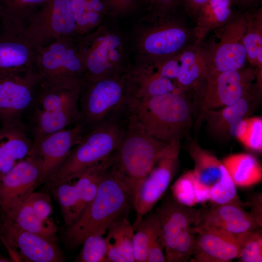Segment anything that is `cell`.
I'll return each mask as SVG.
<instances>
[{"mask_svg": "<svg viewBox=\"0 0 262 262\" xmlns=\"http://www.w3.org/2000/svg\"><path fill=\"white\" fill-rule=\"evenodd\" d=\"M126 119L123 135L114 152L113 164L130 184L134 197L140 183L168 143L150 136Z\"/></svg>", "mask_w": 262, "mask_h": 262, "instance_id": "52a82bcc", "label": "cell"}, {"mask_svg": "<svg viewBox=\"0 0 262 262\" xmlns=\"http://www.w3.org/2000/svg\"><path fill=\"white\" fill-rule=\"evenodd\" d=\"M0 240H1V242H2L3 241V238H2V236L0 233Z\"/></svg>", "mask_w": 262, "mask_h": 262, "instance_id": "f907efd6", "label": "cell"}, {"mask_svg": "<svg viewBox=\"0 0 262 262\" xmlns=\"http://www.w3.org/2000/svg\"><path fill=\"white\" fill-rule=\"evenodd\" d=\"M127 122L120 109L84 133L71 150L64 163L45 187L50 190L76 179L89 167L111 155L118 146Z\"/></svg>", "mask_w": 262, "mask_h": 262, "instance_id": "3957f363", "label": "cell"}, {"mask_svg": "<svg viewBox=\"0 0 262 262\" xmlns=\"http://www.w3.org/2000/svg\"><path fill=\"white\" fill-rule=\"evenodd\" d=\"M33 146L24 124L0 128V180L29 155Z\"/></svg>", "mask_w": 262, "mask_h": 262, "instance_id": "cb8c5ba5", "label": "cell"}, {"mask_svg": "<svg viewBox=\"0 0 262 262\" xmlns=\"http://www.w3.org/2000/svg\"><path fill=\"white\" fill-rule=\"evenodd\" d=\"M82 85L40 83L30 109L33 142L80 123L78 104Z\"/></svg>", "mask_w": 262, "mask_h": 262, "instance_id": "5b68a950", "label": "cell"}, {"mask_svg": "<svg viewBox=\"0 0 262 262\" xmlns=\"http://www.w3.org/2000/svg\"><path fill=\"white\" fill-rule=\"evenodd\" d=\"M241 246L239 261L262 262V236L261 229H255L237 237Z\"/></svg>", "mask_w": 262, "mask_h": 262, "instance_id": "f35d334b", "label": "cell"}, {"mask_svg": "<svg viewBox=\"0 0 262 262\" xmlns=\"http://www.w3.org/2000/svg\"><path fill=\"white\" fill-rule=\"evenodd\" d=\"M107 7L115 14H123L130 10L134 0H104Z\"/></svg>", "mask_w": 262, "mask_h": 262, "instance_id": "7bdbcfd3", "label": "cell"}, {"mask_svg": "<svg viewBox=\"0 0 262 262\" xmlns=\"http://www.w3.org/2000/svg\"><path fill=\"white\" fill-rule=\"evenodd\" d=\"M249 92L234 103L218 110L202 112L210 129L219 136L229 135L230 127L238 120L246 117L250 110L251 98Z\"/></svg>", "mask_w": 262, "mask_h": 262, "instance_id": "f1b7e54d", "label": "cell"}, {"mask_svg": "<svg viewBox=\"0 0 262 262\" xmlns=\"http://www.w3.org/2000/svg\"><path fill=\"white\" fill-rule=\"evenodd\" d=\"M252 68L208 73L202 112L232 104L248 92L254 79Z\"/></svg>", "mask_w": 262, "mask_h": 262, "instance_id": "e0dca14e", "label": "cell"}, {"mask_svg": "<svg viewBox=\"0 0 262 262\" xmlns=\"http://www.w3.org/2000/svg\"><path fill=\"white\" fill-rule=\"evenodd\" d=\"M127 82L129 97L145 98L170 92L183 93L177 81L164 75L159 62L137 63L134 67H129Z\"/></svg>", "mask_w": 262, "mask_h": 262, "instance_id": "603a6c76", "label": "cell"}, {"mask_svg": "<svg viewBox=\"0 0 262 262\" xmlns=\"http://www.w3.org/2000/svg\"><path fill=\"white\" fill-rule=\"evenodd\" d=\"M201 210L180 204L173 197L157 209L164 245L166 262H186L195 244L194 227Z\"/></svg>", "mask_w": 262, "mask_h": 262, "instance_id": "9c48e42d", "label": "cell"}, {"mask_svg": "<svg viewBox=\"0 0 262 262\" xmlns=\"http://www.w3.org/2000/svg\"><path fill=\"white\" fill-rule=\"evenodd\" d=\"M123 110L128 120L166 143L181 138L192 123V108L181 92L145 98L128 97Z\"/></svg>", "mask_w": 262, "mask_h": 262, "instance_id": "7a4b0ae2", "label": "cell"}, {"mask_svg": "<svg viewBox=\"0 0 262 262\" xmlns=\"http://www.w3.org/2000/svg\"><path fill=\"white\" fill-rule=\"evenodd\" d=\"M196 39L182 20L170 14H153L142 19L133 34L137 63H154L179 55Z\"/></svg>", "mask_w": 262, "mask_h": 262, "instance_id": "277c9868", "label": "cell"}, {"mask_svg": "<svg viewBox=\"0 0 262 262\" xmlns=\"http://www.w3.org/2000/svg\"><path fill=\"white\" fill-rule=\"evenodd\" d=\"M3 212L4 217L2 224L16 227L57 243V228L53 220L50 218L47 220L40 218L27 200Z\"/></svg>", "mask_w": 262, "mask_h": 262, "instance_id": "d4e9b609", "label": "cell"}, {"mask_svg": "<svg viewBox=\"0 0 262 262\" xmlns=\"http://www.w3.org/2000/svg\"><path fill=\"white\" fill-rule=\"evenodd\" d=\"M36 48L18 28L3 23L0 31V75L35 70Z\"/></svg>", "mask_w": 262, "mask_h": 262, "instance_id": "ffe728a7", "label": "cell"}, {"mask_svg": "<svg viewBox=\"0 0 262 262\" xmlns=\"http://www.w3.org/2000/svg\"><path fill=\"white\" fill-rule=\"evenodd\" d=\"M248 119L247 117H244L234 123L229 129V135L240 140L247 130Z\"/></svg>", "mask_w": 262, "mask_h": 262, "instance_id": "f6af8a7d", "label": "cell"}, {"mask_svg": "<svg viewBox=\"0 0 262 262\" xmlns=\"http://www.w3.org/2000/svg\"><path fill=\"white\" fill-rule=\"evenodd\" d=\"M11 259H8L0 254V262H10Z\"/></svg>", "mask_w": 262, "mask_h": 262, "instance_id": "c3c4849f", "label": "cell"}, {"mask_svg": "<svg viewBox=\"0 0 262 262\" xmlns=\"http://www.w3.org/2000/svg\"><path fill=\"white\" fill-rule=\"evenodd\" d=\"M209 200L214 205L235 204L247 206L239 198L236 185L225 167L220 179L211 188Z\"/></svg>", "mask_w": 262, "mask_h": 262, "instance_id": "8d00e7d4", "label": "cell"}, {"mask_svg": "<svg viewBox=\"0 0 262 262\" xmlns=\"http://www.w3.org/2000/svg\"><path fill=\"white\" fill-rule=\"evenodd\" d=\"M133 198L130 184L113 161L102 177L94 198L78 219L66 227L64 235L66 245L75 248L91 235H103L114 223L127 218Z\"/></svg>", "mask_w": 262, "mask_h": 262, "instance_id": "6da1fadb", "label": "cell"}, {"mask_svg": "<svg viewBox=\"0 0 262 262\" xmlns=\"http://www.w3.org/2000/svg\"><path fill=\"white\" fill-rule=\"evenodd\" d=\"M162 233L150 245L147 253V262H164L166 258Z\"/></svg>", "mask_w": 262, "mask_h": 262, "instance_id": "b9f144b4", "label": "cell"}, {"mask_svg": "<svg viewBox=\"0 0 262 262\" xmlns=\"http://www.w3.org/2000/svg\"><path fill=\"white\" fill-rule=\"evenodd\" d=\"M40 78L36 70L0 75V120L2 126L23 125L22 117L35 98Z\"/></svg>", "mask_w": 262, "mask_h": 262, "instance_id": "9a60e30c", "label": "cell"}, {"mask_svg": "<svg viewBox=\"0 0 262 262\" xmlns=\"http://www.w3.org/2000/svg\"><path fill=\"white\" fill-rule=\"evenodd\" d=\"M230 0H208L196 16V24L193 30L198 44L211 31L229 22L231 17Z\"/></svg>", "mask_w": 262, "mask_h": 262, "instance_id": "83f0119b", "label": "cell"}, {"mask_svg": "<svg viewBox=\"0 0 262 262\" xmlns=\"http://www.w3.org/2000/svg\"><path fill=\"white\" fill-rule=\"evenodd\" d=\"M85 68L84 83L127 70V41L115 28L104 23L76 36Z\"/></svg>", "mask_w": 262, "mask_h": 262, "instance_id": "8992f818", "label": "cell"}, {"mask_svg": "<svg viewBox=\"0 0 262 262\" xmlns=\"http://www.w3.org/2000/svg\"><path fill=\"white\" fill-rule=\"evenodd\" d=\"M113 153L86 170L75 182L62 183L50 190L59 204L66 227L78 219L95 197L102 177L113 161Z\"/></svg>", "mask_w": 262, "mask_h": 262, "instance_id": "4fadbf2b", "label": "cell"}, {"mask_svg": "<svg viewBox=\"0 0 262 262\" xmlns=\"http://www.w3.org/2000/svg\"><path fill=\"white\" fill-rule=\"evenodd\" d=\"M43 183L39 161L30 153L0 180V207L3 212L24 202Z\"/></svg>", "mask_w": 262, "mask_h": 262, "instance_id": "2e32d148", "label": "cell"}, {"mask_svg": "<svg viewBox=\"0 0 262 262\" xmlns=\"http://www.w3.org/2000/svg\"><path fill=\"white\" fill-rule=\"evenodd\" d=\"M76 36L62 37L38 50L35 68L40 83L83 84L85 68Z\"/></svg>", "mask_w": 262, "mask_h": 262, "instance_id": "ba28073f", "label": "cell"}, {"mask_svg": "<svg viewBox=\"0 0 262 262\" xmlns=\"http://www.w3.org/2000/svg\"><path fill=\"white\" fill-rule=\"evenodd\" d=\"M247 26L243 38L246 60L258 70L262 69V18L261 13L246 16Z\"/></svg>", "mask_w": 262, "mask_h": 262, "instance_id": "d590c367", "label": "cell"}, {"mask_svg": "<svg viewBox=\"0 0 262 262\" xmlns=\"http://www.w3.org/2000/svg\"><path fill=\"white\" fill-rule=\"evenodd\" d=\"M128 69L83 83L79 99L80 123L86 129H92L123 106L129 97Z\"/></svg>", "mask_w": 262, "mask_h": 262, "instance_id": "30bf717a", "label": "cell"}, {"mask_svg": "<svg viewBox=\"0 0 262 262\" xmlns=\"http://www.w3.org/2000/svg\"><path fill=\"white\" fill-rule=\"evenodd\" d=\"M187 151L194 163L193 171L196 180L211 188L220 179L225 168L222 161L202 148L195 141L191 142Z\"/></svg>", "mask_w": 262, "mask_h": 262, "instance_id": "f546056e", "label": "cell"}, {"mask_svg": "<svg viewBox=\"0 0 262 262\" xmlns=\"http://www.w3.org/2000/svg\"><path fill=\"white\" fill-rule=\"evenodd\" d=\"M193 262H229L238 258L241 252L237 237L225 231L211 228H195Z\"/></svg>", "mask_w": 262, "mask_h": 262, "instance_id": "7402d4cb", "label": "cell"}, {"mask_svg": "<svg viewBox=\"0 0 262 262\" xmlns=\"http://www.w3.org/2000/svg\"><path fill=\"white\" fill-rule=\"evenodd\" d=\"M235 2L241 5H245L251 3L254 0H234Z\"/></svg>", "mask_w": 262, "mask_h": 262, "instance_id": "7dc6e473", "label": "cell"}, {"mask_svg": "<svg viewBox=\"0 0 262 262\" xmlns=\"http://www.w3.org/2000/svg\"><path fill=\"white\" fill-rule=\"evenodd\" d=\"M180 139L168 143L138 186L133 202L136 211L134 229L163 197L174 177L180 163Z\"/></svg>", "mask_w": 262, "mask_h": 262, "instance_id": "8fae6325", "label": "cell"}, {"mask_svg": "<svg viewBox=\"0 0 262 262\" xmlns=\"http://www.w3.org/2000/svg\"><path fill=\"white\" fill-rule=\"evenodd\" d=\"M156 8L153 14L159 15L170 14L171 9L182 0H151Z\"/></svg>", "mask_w": 262, "mask_h": 262, "instance_id": "ee69618b", "label": "cell"}, {"mask_svg": "<svg viewBox=\"0 0 262 262\" xmlns=\"http://www.w3.org/2000/svg\"><path fill=\"white\" fill-rule=\"evenodd\" d=\"M162 234L156 213L144 217L134 229L133 251L134 262H147L148 249L154 240Z\"/></svg>", "mask_w": 262, "mask_h": 262, "instance_id": "836d02e7", "label": "cell"}, {"mask_svg": "<svg viewBox=\"0 0 262 262\" xmlns=\"http://www.w3.org/2000/svg\"><path fill=\"white\" fill-rule=\"evenodd\" d=\"M247 26L246 15H241L217 29V41L208 52L204 51L208 61V74L244 68L246 54L243 38Z\"/></svg>", "mask_w": 262, "mask_h": 262, "instance_id": "5bb4252c", "label": "cell"}, {"mask_svg": "<svg viewBox=\"0 0 262 262\" xmlns=\"http://www.w3.org/2000/svg\"><path fill=\"white\" fill-rule=\"evenodd\" d=\"M34 213L43 220H47L52 212L49 196L43 192H33L27 199Z\"/></svg>", "mask_w": 262, "mask_h": 262, "instance_id": "60d3db41", "label": "cell"}, {"mask_svg": "<svg viewBox=\"0 0 262 262\" xmlns=\"http://www.w3.org/2000/svg\"><path fill=\"white\" fill-rule=\"evenodd\" d=\"M19 30L37 51L62 37L77 35L71 0H49Z\"/></svg>", "mask_w": 262, "mask_h": 262, "instance_id": "7c38bea8", "label": "cell"}, {"mask_svg": "<svg viewBox=\"0 0 262 262\" xmlns=\"http://www.w3.org/2000/svg\"><path fill=\"white\" fill-rule=\"evenodd\" d=\"M86 129L81 123L33 142L30 154L40 162L43 183L51 179L62 166L72 148L81 140Z\"/></svg>", "mask_w": 262, "mask_h": 262, "instance_id": "ac0fdd59", "label": "cell"}, {"mask_svg": "<svg viewBox=\"0 0 262 262\" xmlns=\"http://www.w3.org/2000/svg\"><path fill=\"white\" fill-rule=\"evenodd\" d=\"M222 162L236 186L247 187L262 181V166L251 154L231 155L224 158Z\"/></svg>", "mask_w": 262, "mask_h": 262, "instance_id": "4dcf8cb0", "label": "cell"}, {"mask_svg": "<svg viewBox=\"0 0 262 262\" xmlns=\"http://www.w3.org/2000/svg\"><path fill=\"white\" fill-rule=\"evenodd\" d=\"M134 229L127 218L114 223L107 230V262H134L133 236Z\"/></svg>", "mask_w": 262, "mask_h": 262, "instance_id": "4316f807", "label": "cell"}, {"mask_svg": "<svg viewBox=\"0 0 262 262\" xmlns=\"http://www.w3.org/2000/svg\"><path fill=\"white\" fill-rule=\"evenodd\" d=\"M49 0H0V14L4 23L19 29Z\"/></svg>", "mask_w": 262, "mask_h": 262, "instance_id": "e575fe53", "label": "cell"}, {"mask_svg": "<svg viewBox=\"0 0 262 262\" xmlns=\"http://www.w3.org/2000/svg\"><path fill=\"white\" fill-rule=\"evenodd\" d=\"M77 35L85 34L103 22L108 12L104 0H71Z\"/></svg>", "mask_w": 262, "mask_h": 262, "instance_id": "1f68e13d", "label": "cell"}, {"mask_svg": "<svg viewBox=\"0 0 262 262\" xmlns=\"http://www.w3.org/2000/svg\"><path fill=\"white\" fill-rule=\"evenodd\" d=\"M77 257L78 262H107V245L102 234H93L87 237Z\"/></svg>", "mask_w": 262, "mask_h": 262, "instance_id": "74e56055", "label": "cell"}, {"mask_svg": "<svg viewBox=\"0 0 262 262\" xmlns=\"http://www.w3.org/2000/svg\"><path fill=\"white\" fill-rule=\"evenodd\" d=\"M193 45L179 55V68L177 83L183 92L195 90L206 81L208 73V61L204 51Z\"/></svg>", "mask_w": 262, "mask_h": 262, "instance_id": "484cf974", "label": "cell"}, {"mask_svg": "<svg viewBox=\"0 0 262 262\" xmlns=\"http://www.w3.org/2000/svg\"><path fill=\"white\" fill-rule=\"evenodd\" d=\"M2 27H3V22H2V19L1 18V16L0 14V31L2 29Z\"/></svg>", "mask_w": 262, "mask_h": 262, "instance_id": "681fc988", "label": "cell"}, {"mask_svg": "<svg viewBox=\"0 0 262 262\" xmlns=\"http://www.w3.org/2000/svg\"><path fill=\"white\" fill-rule=\"evenodd\" d=\"M210 190L196 180L193 170L182 174L171 187L172 197L188 207L209 200Z\"/></svg>", "mask_w": 262, "mask_h": 262, "instance_id": "d6a6232c", "label": "cell"}, {"mask_svg": "<svg viewBox=\"0 0 262 262\" xmlns=\"http://www.w3.org/2000/svg\"><path fill=\"white\" fill-rule=\"evenodd\" d=\"M239 141L247 148L256 152H262V118L261 117L248 118L246 132Z\"/></svg>", "mask_w": 262, "mask_h": 262, "instance_id": "ab89813d", "label": "cell"}, {"mask_svg": "<svg viewBox=\"0 0 262 262\" xmlns=\"http://www.w3.org/2000/svg\"><path fill=\"white\" fill-rule=\"evenodd\" d=\"M0 232L2 243L6 249L9 246L18 249L22 261L62 262L65 260L56 242L11 225L2 224Z\"/></svg>", "mask_w": 262, "mask_h": 262, "instance_id": "44dd1931", "label": "cell"}, {"mask_svg": "<svg viewBox=\"0 0 262 262\" xmlns=\"http://www.w3.org/2000/svg\"><path fill=\"white\" fill-rule=\"evenodd\" d=\"M208 0H182L186 10L190 15L196 16Z\"/></svg>", "mask_w": 262, "mask_h": 262, "instance_id": "bcb514c9", "label": "cell"}, {"mask_svg": "<svg viewBox=\"0 0 262 262\" xmlns=\"http://www.w3.org/2000/svg\"><path fill=\"white\" fill-rule=\"evenodd\" d=\"M262 212L253 208L250 212L235 204L214 205L200 211L195 228L221 229L236 237L261 229Z\"/></svg>", "mask_w": 262, "mask_h": 262, "instance_id": "d6986e66", "label": "cell"}]
</instances>
